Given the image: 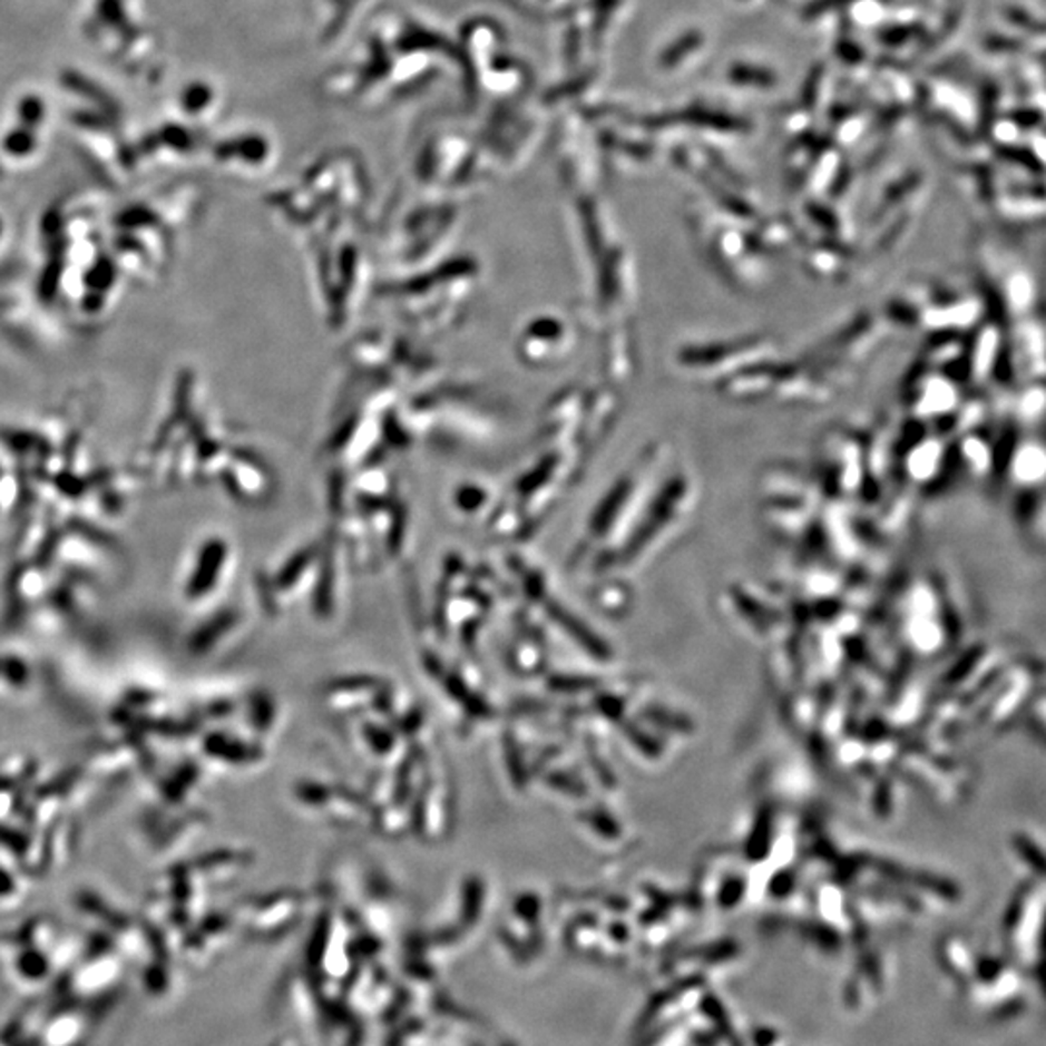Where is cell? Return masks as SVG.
Returning <instances> with one entry per match:
<instances>
[{"instance_id":"6da1fadb","label":"cell","mask_w":1046,"mask_h":1046,"mask_svg":"<svg viewBox=\"0 0 1046 1046\" xmlns=\"http://www.w3.org/2000/svg\"><path fill=\"white\" fill-rule=\"evenodd\" d=\"M31 683L30 665L18 655L0 654V686L8 691H23Z\"/></svg>"},{"instance_id":"7a4b0ae2","label":"cell","mask_w":1046,"mask_h":1046,"mask_svg":"<svg viewBox=\"0 0 1046 1046\" xmlns=\"http://www.w3.org/2000/svg\"><path fill=\"white\" fill-rule=\"evenodd\" d=\"M731 80L746 84V86H772L775 82V78H773L770 70L750 67V65H736V67L731 68Z\"/></svg>"},{"instance_id":"3957f363","label":"cell","mask_w":1046,"mask_h":1046,"mask_svg":"<svg viewBox=\"0 0 1046 1046\" xmlns=\"http://www.w3.org/2000/svg\"><path fill=\"white\" fill-rule=\"evenodd\" d=\"M702 43V36L700 33H688L686 38L678 39L673 47H668L667 51L663 52L661 57V67L663 68H673L681 62V59H684L688 52L697 49V45Z\"/></svg>"},{"instance_id":"277c9868","label":"cell","mask_w":1046,"mask_h":1046,"mask_svg":"<svg viewBox=\"0 0 1046 1046\" xmlns=\"http://www.w3.org/2000/svg\"><path fill=\"white\" fill-rule=\"evenodd\" d=\"M22 898V886L12 870L0 864V906H16Z\"/></svg>"},{"instance_id":"5b68a950","label":"cell","mask_w":1046,"mask_h":1046,"mask_svg":"<svg viewBox=\"0 0 1046 1046\" xmlns=\"http://www.w3.org/2000/svg\"><path fill=\"white\" fill-rule=\"evenodd\" d=\"M843 2H847V0H820V2H814V4H812V7H810L809 10L804 12V14H809V18H814V16L820 14V12H824V10L841 7Z\"/></svg>"}]
</instances>
